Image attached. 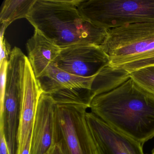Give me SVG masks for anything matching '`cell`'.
Here are the masks:
<instances>
[{"mask_svg": "<svg viewBox=\"0 0 154 154\" xmlns=\"http://www.w3.org/2000/svg\"><path fill=\"white\" fill-rule=\"evenodd\" d=\"M151 154H154V148L153 149H152V152H151Z\"/></svg>", "mask_w": 154, "mask_h": 154, "instance_id": "20", "label": "cell"}, {"mask_svg": "<svg viewBox=\"0 0 154 154\" xmlns=\"http://www.w3.org/2000/svg\"><path fill=\"white\" fill-rule=\"evenodd\" d=\"M3 128V122H0V154H9Z\"/></svg>", "mask_w": 154, "mask_h": 154, "instance_id": "17", "label": "cell"}, {"mask_svg": "<svg viewBox=\"0 0 154 154\" xmlns=\"http://www.w3.org/2000/svg\"><path fill=\"white\" fill-rule=\"evenodd\" d=\"M82 0H36L26 19L35 29L60 48L74 45L100 46L108 29L85 20L77 7Z\"/></svg>", "mask_w": 154, "mask_h": 154, "instance_id": "2", "label": "cell"}, {"mask_svg": "<svg viewBox=\"0 0 154 154\" xmlns=\"http://www.w3.org/2000/svg\"><path fill=\"white\" fill-rule=\"evenodd\" d=\"M90 108L108 125L142 145L154 137V95L130 77L94 97Z\"/></svg>", "mask_w": 154, "mask_h": 154, "instance_id": "1", "label": "cell"}, {"mask_svg": "<svg viewBox=\"0 0 154 154\" xmlns=\"http://www.w3.org/2000/svg\"><path fill=\"white\" fill-rule=\"evenodd\" d=\"M113 69L130 74L154 66V22H141L108 29L100 46Z\"/></svg>", "mask_w": 154, "mask_h": 154, "instance_id": "3", "label": "cell"}, {"mask_svg": "<svg viewBox=\"0 0 154 154\" xmlns=\"http://www.w3.org/2000/svg\"><path fill=\"white\" fill-rule=\"evenodd\" d=\"M88 108L57 103V142L68 154H99L85 118Z\"/></svg>", "mask_w": 154, "mask_h": 154, "instance_id": "5", "label": "cell"}, {"mask_svg": "<svg viewBox=\"0 0 154 154\" xmlns=\"http://www.w3.org/2000/svg\"><path fill=\"white\" fill-rule=\"evenodd\" d=\"M8 60H4L1 63L0 68V81H1V93H0V119H2L4 112L5 91H6V78L8 68Z\"/></svg>", "mask_w": 154, "mask_h": 154, "instance_id": "15", "label": "cell"}, {"mask_svg": "<svg viewBox=\"0 0 154 154\" xmlns=\"http://www.w3.org/2000/svg\"><path fill=\"white\" fill-rule=\"evenodd\" d=\"M42 91L27 57L26 58L23 91L20 106L17 154H21L32 136L38 103Z\"/></svg>", "mask_w": 154, "mask_h": 154, "instance_id": "9", "label": "cell"}, {"mask_svg": "<svg viewBox=\"0 0 154 154\" xmlns=\"http://www.w3.org/2000/svg\"><path fill=\"white\" fill-rule=\"evenodd\" d=\"M36 0H6L0 14L2 26L7 29L11 23L28 16Z\"/></svg>", "mask_w": 154, "mask_h": 154, "instance_id": "12", "label": "cell"}, {"mask_svg": "<svg viewBox=\"0 0 154 154\" xmlns=\"http://www.w3.org/2000/svg\"><path fill=\"white\" fill-rule=\"evenodd\" d=\"M0 41H1V57L0 62L2 63L4 60L9 61L11 55V47L8 41L4 38V34L0 33Z\"/></svg>", "mask_w": 154, "mask_h": 154, "instance_id": "16", "label": "cell"}, {"mask_svg": "<svg viewBox=\"0 0 154 154\" xmlns=\"http://www.w3.org/2000/svg\"><path fill=\"white\" fill-rule=\"evenodd\" d=\"M99 154H144L142 144L120 132L92 112L85 114Z\"/></svg>", "mask_w": 154, "mask_h": 154, "instance_id": "8", "label": "cell"}, {"mask_svg": "<svg viewBox=\"0 0 154 154\" xmlns=\"http://www.w3.org/2000/svg\"><path fill=\"white\" fill-rule=\"evenodd\" d=\"M54 63L69 73L85 78L96 76L110 66L109 58L100 46L91 44L61 48Z\"/></svg>", "mask_w": 154, "mask_h": 154, "instance_id": "6", "label": "cell"}, {"mask_svg": "<svg viewBox=\"0 0 154 154\" xmlns=\"http://www.w3.org/2000/svg\"><path fill=\"white\" fill-rule=\"evenodd\" d=\"M49 154H68L60 143L57 142Z\"/></svg>", "mask_w": 154, "mask_h": 154, "instance_id": "18", "label": "cell"}, {"mask_svg": "<svg viewBox=\"0 0 154 154\" xmlns=\"http://www.w3.org/2000/svg\"><path fill=\"white\" fill-rule=\"evenodd\" d=\"M57 142V103L42 92L35 116L30 154H49Z\"/></svg>", "mask_w": 154, "mask_h": 154, "instance_id": "7", "label": "cell"}, {"mask_svg": "<svg viewBox=\"0 0 154 154\" xmlns=\"http://www.w3.org/2000/svg\"><path fill=\"white\" fill-rule=\"evenodd\" d=\"M129 77L144 90L154 95V66L131 73Z\"/></svg>", "mask_w": 154, "mask_h": 154, "instance_id": "14", "label": "cell"}, {"mask_svg": "<svg viewBox=\"0 0 154 154\" xmlns=\"http://www.w3.org/2000/svg\"><path fill=\"white\" fill-rule=\"evenodd\" d=\"M31 138L27 142L26 147L21 154H30V147H31Z\"/></svg>", "mask_w": 154, "mask_h": 154, "instance_id": "19", "label": "cell"}, {"mask_svg": "<svg viewBox=\"0 0 154 154\" xmlns=\"http://www.w3.org/2000/svg\"><path fill=\"white\" fill-rule=\"evenodd\" d=\"M97 75L89 78L76 76L60 69L54 63L41 76L36 79L42 92L51 94L65 89H91Z\"/></svg>", "mask_w": 154, "mask_h": 154, "instance_id": "11", "label": "cell"}, {"mask_svg": "<svg viewBox=\"0 0 154 154\" xmlns=\"http://www.w3.org/2000/svg\"><path fill=\"white\" fill-rule=\"evenodd\" d=\"M26 46L27 57L36 78L41 76L54 63L61 51V48L36 29L28 41Z\"/></svg>", "mask_w": 154, "mask_h": 154, "instance_id": "10", "label": "cell"}, {"mask_svg": "<svg viewBox=\"0 0 154 154\" xmlns=\"http://www.w3.org/2000/svg\"><path fill=\"white\" fill-rule=\"evenodd\" d=\"M77 8L85 20L106 29L154 22V0H82Z\"/></svg>", "mask_w": 154, "mask_h": 154, "instance_id": "4", "label": "cell"}, {"mask_svg": "<svg viewBox=\"0 0 154 154\" xmlns=\"http://www.w3.org/2000/svg\"><path fill=\"white\" fill-rule=\"evenodd\" d=\"M57 103L83 104L90 108L95 96L91 90L87 88H74L61 90L49 94Z\"/></svg>", "mask_w": 154, "mask_h": 154, "instance_id": "13", "label": "cell"}]
</instances>
